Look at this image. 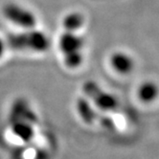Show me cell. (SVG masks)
<instances>
[{
	"instance_id": "1",
	"label": "cell",
	"mask_w": 159,
	"mask_h": 159,
	"mask_svg": "<svg viewBox=\"0 0 159 159\" xmlns=\"http://www.w3.org/2000/svg\"><path fill=\"white\" fill-rule=\"evenodd\" d=\"M7 48L20 51L44 52L50 47V40L44 33L37 30L12 34L7 39Z\"/></svg>"
},
{
	"instance_id": "2",
	"label": "cell",
	"mask_w": 159,
	"mask_h": 159,
	"mask_svg": "<svg viewBox=\"0 0 159 159\" xmlns=\"http://www.w3.org/2000/svg\"><path fill=\"white\" fill-rule=\"evenodd\" d=\"M76 31L64 30L59 40L60 50L63 56V61L69 68H77L82 64L84 39L75 34Z\"/></svg>"
},
{
	"instance_id": "3",
	"label": "cell",
	"mask_w": 159,
	"mask_h": 159,
	"mask_svg": "<svg viewBox=\"0 0 159 159\" xmlns=\"http://www.w3.org/2000/svg\"><path fill=\"white\" fill-rule=\"evenodd\" d=\"M84 94L91 100L94 105L104 111H116L120 107L119 101L102 88L97 83L87 81L83 86Z\"/></svg>"
},
{
	"instance_id": "4",
	"label": "cell",
	"mask_w": 159,
	"mask_h": 159,
	"mask_svg": "<svg viewBox=\"0 0 159 159\" xmlns=\"http://www.w3.org/2000/svg\"><path fill=\"white\" fill-rule=\"evenodd\" d=\"M4 16L12 23L25 29H33L37 24L36 16L27 9L10 3L3 8Z\"/></svg>"
},
{
	"instance_id": "5",
	"label": "cell",
	"mask_w": 159,
	"mask_h": 159,
	"mask_svg": "<svg viewBox=\"0 0 159 159\" xmlns=\"http://www.w3.org/2000/svg\"><path fill=\"white\" fill-rule=\"evenodd\" d=\"M14 110V109H13ZM17 111L14 110V122L12 124V131L16 136L17 138L24 142H29L33 139L35 135V130H34V121H35V115L30 110L27 115L23 119L20 114H17Z\"/></svg>"
},
{
	"instance_id": "6",
	"label": "cell",
	"mask_w": 159,
	"mask_h": 159,
	"mask_svg": "<svg viewBox=\"0 0 159 159\" xmlns=\"http://www.w3.org/2000/svg\"><path fill=\"white\" fill-rule=\"evenodd\" d=\"M76 108H77L79 116L81 117V119L86 124L91 125V124L95 123V121L100 119V123L102 124V126L106 128L110 122V118L107 116H103L101 118L98 117L93 107H91V105L89 104L88 100H86V99L79 98L77 101V104H76Z\"/></svg>"
},
{
	"instance_id": "7",
	"label": "cell",
	"mask_w": 159,
	"mask_h": 159,
	"mask_svg": "<svg viewBox=\"0 0 159 159\" xmlns=\"http://www.w3.org/2000/svg\"><path fill=\"white\" fill-rule=\"evenodd\" d=\"M110 64L113 70L119 74H129L134 69V61L130 57L124 53H115L111 56Z\"/></svg>"
},
{
	"instance_id": "8",
	"label": "cell",
	"mask_w": 159,
	"mask_h": 159,
	"mask_svg": "<svg viewBox=\"0 0 159 159\" xmlns=\"http://www.w3.org/2000/svg\"><path fill=\"white\" fill-rule=\"evenodd\" d=\"M137 95L142 103H153L159 97V86L152 81L144 82L138 87Z\"/></svg>"
},
{
	"instance_id": "9",
	"label": "cell",
	"mask_w": 159,
	"mask_h": 159,
	"mask_svg": "<svg viewBox=\"0 0 159 159\" xmlns=\"http://www.w3.org/2000/svg\"><path fill=\"white\" fill-rule=\"evenodd\" d=\"M64 30L78 31L84 25V17L79 13H72L67 15L62 22Z\"/></svg>"
},
{
	"instance_id": "10",
	"label": "cell",
	"mask_w": 159,
	"mask_h": 159,
	"mask_svg": "<svg viewBox=\"0 0 159 159\" xmlns=\"http://www.w3.org/2000/svg\"><path fill=\"white\" fill-rule=\"evenodd\" d=\"M6 48H7V44H6V42H5L1 38H0V58H1V57L3 56V54H4Z\"/></svg>"
},
{
	"instance_id": "11",
	"label": "cell",
	"mask_w": 159,
	"mask_h": 159,
	"mask_svg": "<svg viewBox=\"0 0 159 159\" xmlns=\"http://www.w3.org/2000/svg\"><path fill=\"white\" fill-rule=\"evenodd\" d=\"M0 159H1V158H0Z\"/></svg>"
}]
</instances>
